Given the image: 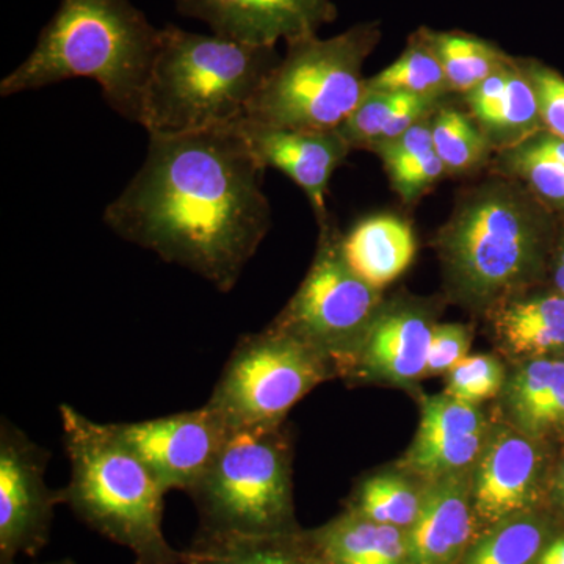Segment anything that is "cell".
<instances>
[{
	"mask_svg": "<svg viewBox=\"0 0 564 564\" xmlns=\"http://www.w3.org/2000/svg\"><path fill=\"white\" fill-rule=\"evenodd\" d=\"M181 17L206 22L215 35L254 46L318 35L337 20L334 0H174Z\"/></svg>",
	"mask_w": 564,
	"mask_h": 564,
	"instance_id": "12",
	"label": "cell"
},
{
	"mask_svg": "<svg viewBox=\"0 0 564 564\" xmlns=\"http://www.w3.org/2000/svg\"><path fill=\"white\" fill-rule=\"evenodd\" d=\"M473 486L467 473L432 481L406 534L411 564H455L474 533Z\"/></svg>",
	"mask_w": 564,
	"mask_h": 564,
	"instance_id": "17",
	"label": "cell"
},
{
	"mask_svg": "<svg viewBox=\"0 0 564 564\" xmlns=\"http://www.w3.org/2000/svg\"><path fill=\"white\" fill-rule=\"evenodd\" d=\"M281 425L234 430L188 496L196 538L292 533L291 448Z\"/></svg>",
	"mask_w": 564,
	"mask_h": 564,
	"instance_id": "7",
	"label": "cell"
},
{
	"mask_svg": "<svg viewBox=\"0 0 564 564\" xmlns=\"http://www.w3.org/2000/svg\"><path fill=\"white\" fill-rule=\"evenodd\" d=\"M497 172L525 185L544 206L564 212V140L541 131L497 152Z\"/></svg>",
	"mask_w": 564,
	"mask_h": 564,
	"instance_id": "23",
	"label": "cell"
},
{
	"mask_svg": "<svg viewBox=\"0 0 564 564\" xmlns=\"http://www.w3.org/2000/svg\"><path fill=\"white\" fill-rule=\"evenodd\" d=\"M464 102L496 152L544 131L536 93L522 58L510 55L488 79L464 95Z\"/></svg>",
	"mask_w": 564,
	"mask_h": 564,
	"instance_id": "18",
	"label": "cell"
},
{
	"mask_svg": "<svg viewBox=\"0 0 564 564\" xmlns=\"http://www.w3.org/2000/svg\"><path fill=\"white\" fill-rule=\"evenodd\" d=\"M159 43L161 29L131 0H62L31 55L0 82V96L91 79L111 110L140 124Z\"/></svg>",
	"mask_w": 564,
	"mask_h": 564,
	"instance_id": "2",
	"label": "cell"
},
{
	"mask_svg": "<svg viewBox=\"0 0 564 564\" xmlns=\"http://www.w3.org/2000/svg\"><path fill=\"white\" fill-rule=\"evenodd\" d=\"M318 556L328 564H404L406 538L399 527L345 514L315 534Z\"/></svg>",
	"mask_w": 564,
	"mask_h": 564,
	"instance_id": "22",
	"label": "cell"
},
{
	"mask_svg": "<svg viewBox=\"0 0 564 564\" xmlns=\"http://www.w3.org/2000/svg\"><path fill=\"white\" fill-rule=\"evenodd\" d=\"M507 383L503 364L494 356H467L448 372L445 393L458 402L475 404L492 399Z\"/></svg>",
	"mask_w": 564,
	"mask_h": 564,
	"instance_id": "32",
	"label": "cell"
},
{
	"mask_svg": "<svg viewBox=\"0 0 564 564\" xmlns=\"http://www.w3.org/2000/svg\"><path fill=\"white\" fill-rule=\"evenodd\" d=\"M343 251L352 272L383 291L413 263V228L395 215H373L343 237Z\"/></svg>",
	"mask_w": 564,
	"mask_h": 564,
	"instance_id": "20",
	"label": "cell"
},
{
	"mask_svg": "<svg viewBox=\"0 0 564 564\" xmlns=\"http://www.w3.org/2000/svg\"><path fill=\"white\" fill-rule=\"evenodd\" d=\"M432 135L434 150L448 174L475 172L496 152L469 111L445 102L433 115Z\"/></svg>",
	"mask_w": 564,
	"mask_h": 564,
	"instance_id": "29",
	"label": "cell"
},
{
	"mask_svg": "<svg viewBox=\"0 0 564 564\" xmlns=\"http://www.w3.org/2000/svg\"><path fill=\"white\" fill-rule=\"evenodd\" d=\"M538 564H564V534L549 541Z\"/></svg>",
	"mask_w": 564,
	"mask_h": 564,
	"instance_id": "35",
	"label": "cell"
},
{
	"mask_svg": "<svg viewBox=\"0 0 564 564\" xmlns=\"http://www.w3.org/2000/svg\"><path fill=\"white\" fill-rule=\"evenodd\" d=\"M110 425L150 467L166 492L188 494L231 434L220 415L206 404L165 417Z\"/></svg>",
	"mask_w": 564,
	"mask_h": 564,
	"instance_id": "11",
	"label": "cell"
},
{
	"mask_svg": "<svg viewBox=\"0 0 564 564\" xmlns=\"http://www.w3.org/2000/svg\"><path fill=\"white\" fill-rule=\"evenodd\" d=\"M555 497L556 502L560 503V507L564 510V459L562 464H560L558 473L555 475Z\"/></svg>",
	"mask_w": 564,
	"mask_h": 564,
	"instance_id": "37",
	"label": "cell"
},
{
	"mask_svg": "<svg viewBox=\"0 0 564 564\" xmlns=\"http://www.w3.org/2000/svg\"><path fill=\"white\" fill-rule=\"evenodd\" d=\"M540 107L544 131L564 140V77L538 61H524Z\"/></svg>",
	"mask_w": 564,
	"mask_h": 564,
	"instance_id": "33",
	"label": "cell"
},
{
	"mask_svg": "<svg viewBox=\"0 0 564 564\" xmlns=\"http://www.w3.org/2000/svg\"><path fill=\"white\" fill-rule=\"evenodd\" d=\"M2 564H14V562L2 563ZM43 564H76V562H73V560H70V558H63V560H58V562H51V563H43Z\"/></svg>",
	"mask_w": 564,
	"mask_h": 564,
	"instance_id": "38",
	"label": "cell"
},
{
	"mask_svg": "<svg viewBox=\"0 0 564 564\" xmlns=\"http://www.w3.org/2000/svg\"><path fill=\"white\" fill-rule=\"evenodd\" d=\"M263 173L236 124L150 135L147 158L104 223L126 242L231 292L272 228Z\"/></svg>",
	"mask_w": 564,
	"mask_h": 564,
	"instance_id": "1",
	"label": "cell"
},
{
	"mask_svg": "<svg viewBox=\"0 0 564 564\" xmlns=\"http://www.w3.org/2000/svg\"><path fill=\"white\" fill-rule=\"evenodd\" d=\"M280 61L276 47L166 24L161 29L140 126L148 135H181L231 126L242 120Z\"/></svg>",
	"mask_w": 564,
	"mask_h": 564,
	"instance_id": "4",
	"label": "cell"
},
{
	"mask_svg": "<svg viewBox=\"0 0 564 564\" xmlns=\"http://www.w3.org/2000/svg\"><path fill=\"white\" fill-rule=\"evenodd\" d=\"M381 36L380 22L366 21L332 39L315 35L285 44L284 57L240 121L296 131H336L366 93L364 65Z\"/></svg>",
	"mask_w": 564,
	"mask_h": 564,
	"instance_id": "6",
	"label": "cell"
},
{
	"mask_svg": "<svg viewBox=\"0 0 564 564\" xmlns=\"http://www.w3.org/2000/svg\"><path fill=\"white\" fill-rule=\"evenodd\" d=\"M549 541L543 519L530 513L514 516L470 544L462 564H538Z\"/></svg>",
	"mask_w": 564,
	"mask_h": 564,
	"instance_id": "27",
	"label": "cell"
},
{
	"mask_svg": "<svg viewBox=\"0 0 564 564\" xmlns=\"http://www.w3.org/2000/svg\"><path fill=\"white\" fill-rule=\"evenodd\" d=\"M292 533L276 536L196 538L185 564H307Z\"/></svg>",
	"mask_w": 564,
	"mask_h": 564,
	"instance_id": "28",
	"label": "cell"
},
{
	"mask_svg": "<svg viewBox=\"0 0 564 564\" xmlns=\"http://www.w3.org/2000/svg\"><path fill=\"white\" fill-rule=\"evenodd\" d=\"M511 425L534 441L564 437V361L530 359L503 388Z\"/></svg>",
	"mask_w": 564,
	"mask_h": 564,
	"instance_id": "19",
	"label": "cell"
},
{
	"mask_svg": "<svg viewBox=\"0 0 564 564\" xmlns=\"http://www.w3.org/2000/svg\"><path fill=\"white\" fill-rule=\"evenodd\" d=\"M494 329L505 350L518 358H547L564 348V295L514 296L494 307Z\"/></svg>",
	"mask_w": 564,
	"mask_h": 564,
	"instance_id": "21",
	"label": "cell"
},
{
	"mask_svg": "<svg viewBox=\"0 0 564 564\" xmlns=\"http://www.w3.org/2000/svg\"><path fill=\"white\" fill-rule=\"evenodd\" d=\"M554 282L556 292L564 295V234L562 240H560L558 248H556L555 261H554Z\"/></svg>",
	"mask_w": 564,
	"mask_h": 564,
	"instance_id": "36",
	"label": "cell"
},
{
	"mask_svg": "<svg viewBox=\"0 0 564 564\" xmlns=\"http://www.w3.org/2000/svg\"><path fill=\"white\" fill-rule=\"evenodd\" d=\"M318 564H328V563H325V562H323V560H322V562H321V563H318Z\"/></svg>",
	"mask_w": 564,
	"mask_h": 564,
	"instance_id": "40",
	"label": "cell"
},
{
	"mask_svg": "<svg viewBox=\"0 0 564 564\" xmlns=\"http://www.w3.org/2000/svg\"><path fill=\"white\" fill-rule=\"evenodd\" d=\"M234 124L263 169L278 170L295 182L310 199L317 220H325L328 217L326 193L329 181L352 151L339 129L296 131L265 128L247 121Z\"/></svg>",
	"mask_w": 564,
	"mask_h": 564,
	"instance_id": "14",
	"label": "cell"
},
{
	"mask_svg": "<svg viewBox=\"0 0 564 564\" xmlns=\"http://www.w3.org/2000/svg\"><path fill=\"white\" fill-rule=\"evenodd\" d=\"M366 88L433 99H447L452 95L426 28L411 33L402 54L388 68L367 79Z\"/></svg>",
	"mask_w": 564,
	"mask_h": 564,
	"instance_id": "25",
	"label": "cell"
},
{
	"mask_svg": "<svg viewBox=\"0 0 564 564\" xmlns=\"http://www.w3.org/2000/svg\"><path fill=\"white\" fill-rule=\"evenodd\" d=\"M429 39L447 77L452 93L466 95L500 68L510 55L491 41L463 31H433Z\"/></svg>",
	"mask_w": 564,
	"mask_h": 564,
	"instance_id": "26",
	"label": "cell"
},
{
	"mask_svg": "<svg viewBox=\"0 0 564 564\" xmlns=\"http://www.w3.org/2000/svg\"><path fill=\"white\" fill-rule=\"evenodd\" d=\"M180 564H185V563H184V556H182V562H181Z\"/></svg>",
	"mask_w": 564,
	"mask_h": 564,
	"instance_id": "39",
	"label": "cell"
},
{
	"mask_svg": "<svg viewBox=\"0 0 564 564\" xmlns=\"http://www.w3.org/2000/svg\"><path fill=\"white\" fill-rule=\"evenodd\" d=\"M543 469L536 441L513 425L492 429L470 478L475 516L492 527L530 513L540 497Z\"/></svg>",
	"mask_w": 564,
	"mask_h": 564,
	"instance_id": "13",
	"label": "cell"
},
{
	"mask_svg": "<svg viewBox=\"0 0 564 564\" xmlns=\"http://www.w3.org/2000/svg\"><path fill=\"white\" fill-rule=\"evenodd\" d=\"M432 118L433 115L419 121L399 139L388 141L373 151L383 161L393 191L406 204L417 202L447 174L434 150Z\"/></svg>",
	"mask_w": 564,
	"mask_h": 564,
	"instance_id": "24",
	"label": "cell"
},
{
	"mask_svg": "<svg viewBox=\"0 0 564 564\" xmlns=\"http://www.w3.org/2000/svg\"><path fill=\"white\" fill-rule=\"evenodd\" d=\"M469 347L470 333L462 323L434 325L425 375L451 372L456 364L467 358Z\"/></svg>",
	"mask_w": 564,
	"mask_h": 564,
	"instance_id": "34",
	"label": "cell"
},
{
	"mask_svg": "<svg viewBox=\"0 0 564 564\" xmlns=\"http://www.w3.org/2000/svg\"><path fill=\"white\" fill-rule=\"evenodd\" d=\"M491 430L480 406L447 393L425 397L404 467L430 481L467 473L480 458Z\"/></svg>",
	"mask_w": 564,
	"mask_h": 564,
	"instance_id": "15",
	"label": "cell"
},
{
	"mask_svg": "<svg viewBox=\"0 0 564 564\" xmlns=\"http://www.w3.org/2000/svg\"><path fill=\"white\" fill-rule=\"evenodd\" d=\"M50 452L14 423H0V563L35 555L50 541L62 489L46 484Z\"/></svg>",
	"mask_w": 564,
	"mask_h": 564,
	"instance_id": "10",
	"label": "cell"
},
{
	"mask_svg": "<svg viewBox=\"0 0 564 564\" xmlns=\"http://www.w3.org/2000/svg\"><path fill=\"white\" fill-rule=\"evenodd\" d=\"M334 372L332 359L269 326L237 343L206 406L231 432L281 425L289 411Z\"/></svg>",
	"mask_w": 564,
	"mask_h": 564,
	"instance_id": "8",
	"label": "cell"
},
{
	"mask_svg": "<svg viewBox=\"0 0 564 564\" xmlns=\"http://www.w3.org/2000/svg\"><path fill=\"white\" fill-rule=\"evenodd\" d=\"M551 212L502 174L463 192L436 239L456 299L494 310L532 284L551 240Z\"/></svg>",
	"mask_w": 564,
	"mask_h": 564,
	"instance_id": "3",
	"label": "cell"
},
{
	"mask_svg": "<svg viewBox=\"0 0 564 564\" xmlns=\"http://www.w3.org/2000/svg\"><path fill=\"white\" fill-rule=\"evenodd\" d=\"M63 443L69 462L65 505L95 532L129 549L135 564H180L162 532L165 488L110 423L91 421L62 404Z\"/></svg>",
	"mask_w": 564,
	"mask_h": 564,
	"instance_id": "5",
	"label": "cell"
},
{
	"mask_svg": "<svg viewBox=\"0 0 564 564\" xmlns=\"http://www.w3.org/2000/svg\"><path fill=\"white\" fill-rule=\"evenodd\" d=\"M400 98L402 93L375 91L366 88L358 107L339 128L351 150L375 151L384 139Z\"/></svg>",
	"mask_w": 564,
	"mask_h": 564,
	"instance_id": "31",
	"label": "cell"
},
{
	"mask_svg": "<svg viewBox=\"0 0 564 564\" xmlns=\"http://www.w3.org/2000/svg\"><path fill=\"white\" fill-rule=\"evenodd\" d=\"M318 226L321 237L313 265L270 326L321 351L337 370H347L383 302L381 291L348 265L344 236L329 215Z\"/></svg>",
	"mask_w": 564,
	"mask_h": 564,
	"instance_id": "9",
	"label": "cell"
},
{
	"mask_svg": "<svg viewBox=\"0 0 564 564\" xmlns=\"http://www.w3.org/2000/svg\"><path fill=\"white\" fill-rule=\"evenodd\" d=\"M423 494L399 475H373L359 486L356 511L377 524L411 527L421 510Z\"/></svg>",
	"mask_w": 564,
	"mask_h": 564,
	"instance_id": "30",
	"label": "cell"
},
{
	"mask_svg": "<svg viewBox=\"0 0 564 564\" xmlns=\"http://www.w3.org/2000/svg\"><path fill=\"white\" fill-rule=\"evenodd\" d=\"M433 329L429 313L415 304L381 306L350 369L395 384L413 383L426 372Z\"/></svg>",
	"mask_w": 564,
	"mask_h": 564,
	"instance_id": "16",
	"label": "cell"
}]
</instances>
